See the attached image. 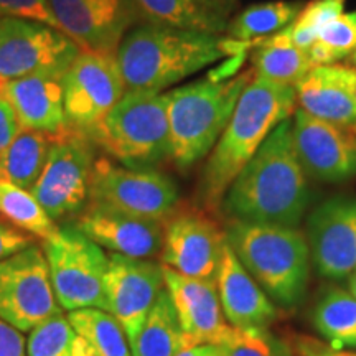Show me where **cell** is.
<instances>
[{
  "instance_id": "1",
  "label": "cell",
  "mask_w": 356,
  "mask_h": 356,
  "mask_svg": "<svg viewBox=\"0 0 356 356\" xmlns=\"http://www.w3.org/2000/svg\"><path fill=\"white\" fill-rule=\"evenodd\" d=\"M309 200L307 175L293 149L292 118H287L234 178L221 208L233 221L297 228Z\"/></svg>"
},
{
  "instance_id": "2",
  "label": "cell",
  "mask_w": 356,
  "mask_h": 356,
  "mask_svg": "<svg viewBox=\"0 0 356 356\" xmlns=\"http://www.w3.org/2000/svg\"><path fill=\"white\" fill-rule=\"evenodd\" d=\"M251 48V43L225 35L140 24L122 38L115 60L126 92H160L221 58Z\"/></svg>"
},
{
  "instance_id": "3",
  "label": "cell",
  "mask_w": 356,
  "mask_h": 356,
  "mask_svg": "<svg viewBox=\"0 0 356 356\" xmlns=\"http://www.w3.org/2000/svg\"><path fill=\"white\" fill-rule=\"evenodd\" d=\"M297 106L296 88L254 76L241 97L220 140L213 147L200 181V202L208 210L221 208L233 180L259 147Z\"/></svg>"
},
{
  "instance_id": "4",
  "label": "cell",
  "mask_w": 356,
  "mask_h": 356,
  "mask_svg": "<svg viewBox=\"0 0 356 356\" xmlns=\"http://www.w3.org/2000/svg\"><path fill=\"white\" fill-rule=\"evenodd\" d=\"M252 78L254 70L249 68L231 78L208 76L167 92L172 160L178 168L186 170L211 152Z\"/></svg>"
},
{
  "instance_id": "5",
  "label": "cell",
  "mask_w": 356,
  "mask_h": 356,
  "mask_svg": "<svg viewBox=\"0 0 356 356\" xmlns=\"http://www.w3.org/2000/svg\"><path fill=\"white\" fill-rule=\"evenodd\" d=\"M226 239L274 304L286 309L300 304L310 279V251L299 229L233 221Z\"/></svg>"
},
{
  "instance_id": "6",
  "label": "cell",
  "mask_w": 356,
  "mask_h": 356,
  "mask_svg": "<svg viewBox=\"0 0 356 356\" xmlns=\"http://www.w3.org/2000/svg\"><path fill=\"white\" fill-rule=\"evenodd\" d=\"M88 137L131 168H150L172 159L167 92H126Z\"/></svg>"
},
{
  "instance_id": "7",
  "label": "cell",
  "mask_w": 356,
  "mask_h": 356,
  "mask_svg": "<svg viewBox=\"0 0 356 356\" xmlns=\"http://www.w3.org/2000/svg\"><path fill=\"white\" fill-rule=\"evenodd\" d=\"M53 292L66 312L79 309L106 310L108 256L95 241L74 226L60 228L43 243Z\"/></svg>"
},
{
  "instance_id": "8",
  "label": "cell",
  "mask_w": 356,
  "mask_h": 356,
  "mask_svg": "<svg viewBox=\"0 0 356 356\" xmlns=\"http://www.w3.org/2000/svg\"><path fill=\"white\" fill-rule=\"evenodd\" d=\"M95 162L86 134L70 126L55 134L42 175L30 190L53 221L79 215L86 208Z\"/></svg>"
},
{
  "instance_id": "9",
  "label": "cell",
  "mask_w": 356,
  "mask_h": 356,
  "mask_svg": "<svg viewBox=\"0 0 356 356\" xmlns=\"http://www.w3.org/2000/svg\"><path fill=\"white\" fill-rule=\"evenodd\" d=\"M178 202L175 181L165 173L152 168L119 167L106 157L95 162L88 203L165 222L177 211Z\"/></svg>"
},
{
  "instance_id": "10",
  "label": "cell",
  "mask_w": 356,
  "mask_h": 356,
  "mask_svg": "<svg viewBox=\"0 0 356 356\" xmlns=\"http://www.w3.org/2000/svg\"><path fill=\"white\" fill-rule=\"evenodd\" d=\"M61 314L43 249L32 244L0 261V320L20 332H32Z\"/></svg>"
},
{
  "instance_id": "11",
  "label": "cell",
  "mask_w": 356,
  "mask_h": 356,
  "mask_svg": "<svg viewBox=\"0 0 356 356\" xmlns=\"http://www.w3.org/2000/svg\"><path fill=\"white\" fill-rule=\"evenodd\" d=\"M81 48L68 35L42 22L0 19V79L37 73H65Z\"/></svg>"
},
{
  "instance_id": "12",
  "label": "cell",
  "mask_w": 356,
  "mask_h": 356,
  "mask_svg": "<svg viewBox=\"0 0 356 356\" xmlns=\"http://www.w3.org/2000/svg\"><path fill=\"white\" fill-rule=\"evenodd\" d=\"M63 91L66 122L88 136L126 95L115 55L79 51L65 71Z\"/></svg>"
},
{
  "instance_id": "13",
  "label": "cell",
  "mask_w": 356,
  "mask_h": 356,
  "mask_svg": "<svg viewBox=\"0 0 356 356\" xmlns=\"http://www.w3.org/2000/svg\"><path fill=\"white\" fill-rule=\"evenodd\" d=\"M60 30L83 51L115 55L140 22L132 0H48Z\"/></svg>"
},
{
  "instance_id": "14",
  "label": "cell",
  "mask_w": 356,
  "mask_h": 356,
  "mask_svg": "<svg viewBox=\"0 0 356 356\" xmlns=\"http://www.w3.org/2000/svg\"><path fill=\"white\" fill-rule=\"evenodd\" d=\"M165 289L163 266L111 252L106 273V312L122 325L129 343L139 335L159 293Z\"/></svg>"
},
{
  "instance_id": "15",
  "label": "cell",
  "mask_w": 356,
  "mask_h": 356,
  "mask_svg": "<svg viewBox=\"0 0 356 356\" xmlns=\"http://www.w3.org/2000/svg\"><path fill=\"white\" fill-rule=\"evenodd\" d=\"M226 231L203 211H175L163 222L162 266L195 279L216 280Z\"/></svg>"
},
{
  "instance_id": "16",
  "label": "cell",
  "mask_w": 356,
  "mask_h": 356,
  "mask_svg": "<svg viewBox=\"0 0 356 356\" xmlns=\"http://www.w3.org/2000/svg\"><path fill=\"white\" fill-rule=\"evenodd\" d=\"M293 149L305 175L320 181L356 177V134L320 121L297 108L292 114Z\"/></svg>"
},
{
  "instance_id": "17",
  "label": "cell",
  "mask_w": 356,
  "mask_h": 356,
  "mask_svg": "<svg viewBox=\"0 0 356 356\" xmlns=\"http://www.w3.org/2000/svg\"><path fill=\"white\" fill-rule=\"evenodd\" d=\"M310 259L323 277L348 279L356 270V197L320 204L307 221Z\"/></svg>"
},
{
  "instance_id": "18",
  "label": "cell",
  "mask_w": 356,
  "mask_h": 356,
  "mask_svg": "<svg viewBox=\"0 0 356 356\" xmlns=\"http://www.w3.org/2000/svg\"><path fill=\"white\" fill-rule=\"evenodd\" d=\"M163 279L184 332L186 348L220 343L231 325L222 314L216 280L188 277L165 266Z\"/></svg>"
},
{
  "instance_id": "19",
  "label": "cell",
  "mask_w": 356,
  "mask_h": 356,
  "mask_svg": "<svg viewBox=\"0 0 356 356\" xmlns=\"http://www.w3.org/2000/svg\"><path fill=\"white\" fill-rule=\"evenodd\" d=\"M74 228L97 246L136 259L155 257L163 246V222L127 215L97 203L86 204Z\"/></svg>"
},
{
  "instance_id": "20",
  "label": "cell",
  "mask_w": 356,
  "mask_h": 356,
  "mask_svg": "<svg viewBox=\"0 0 356 356\" xmlns=\"http://www.w3.org/2000/svg\"><path fill=\"white\" fill-rule=\"evenodd\" d=\"M216 289L222 314L231 327L266 330L277 317L274 302L244 269L228 241L218 267Z\"/></svg>"
},
{
  "instance_id": "21",
  "label": "cell",
  "mask_w": 356,
  "mask_h": 356,
  "mask_svg": "<svg viewBox=\"0 0 356 356\" xmlns=\"http://www.w3.org/2000/svg\"><path fill=\"white\" fill-rule=\"evenodd\" d=\"M63 74L37 73L2 83L0 95L12 104L22 129L58 134L68 126Z\"/></svg>"
},
{
  "instance_id": "22",
  "label": "cell",
  "mask_w": 356,
  "mask_h": 356,
  "mask_svg": "<svg viewBox=\"0 0 356 356\" xmlns=\"http://www.w3.org/2000/svg\"><path fill=\"white\" fill-rule=\"evenodd\" d=\"M299 109L320 121L337 126L356 127V99L348 89L333 81L315 66L307 76L296 84Z\"/></svg>"
},
{
  "instance_id": "23",
  "label": "cell",
  "mask_w": 356,
  "mask_h": 356,
  "mask_svg": "<svg viewBox=\"0 0 356 356\" xmlns=\"http://www.w3.org/2000/svg\"><path fill=\"white\" fill-rule=\"evenodd\" d=\"M252 48L254 76L267 81L296 88V84L315 68L309 53L292 42L291 25L270 37L257 40Z\"/></svg>"
},
{
  "instance_id": "24",
  "label": "cell",
  "mask_w": 356,
  "mask_h": 356,
  "mask_svg": "<svg viewBox=\"0 0 356 356\" xmlns=\"http://www.w3.org/2000/svg\"><path fill=\"white\" fill-rule=\"evenodd\" d=\"M140 20L149 25L225 35L229 20L202 0H132Z\"/></svg>"
},
{
  "instance_id": "25",
  "label": "cell",
  "mask_w": 356,
  "mask_h": 356,
  "mask_svg": "<svg viewBox=\"0 0 356 356\" xmlns=\"http://www.w3.org/2000/svg\"><path fill=\"white\" fill-rule=\"evenodd\" d=\"M55 134L20 129L17 137L0 152V180L32 190L50 155Z\"/></svg>"
},
{
  "instance_id": "26",
  "label": "cell",
  "mask_w": 356,
  "mask_h": 356,
  "mask_svg": "<svg viewBox=\"0 0 356 356\" xmlns=\"http://www.w3.org/2000/svg\"><path fill=\"white\" fill-rule=\"evenodd\" d=\"M312 323L333 350L356 348V299L341 287L327 289L312 310Z\"/></svg>"
},
{
  "instance_id": "27",
  "label": "cell",
  "mask_w": 356,
  "mask_h": 356,
  "mask_svg": "<svg viewBox=\"0 0 356 356\" xmlns=\"http://www.w3.org/2000/svg\"><path fill=\"white\" fill-rule=\"evenodd\" d=\"M185 348V337L175 307L170 293L163 289L147 315L139 335L131 343L132 356H177Z\"/></svg>"
},
{
  "instance_id": "28",
  "label": "cell",
  "mask_w": 356,
  "mask_h": 356,
  "mask_svg": "<svg viewBox=\"0 0 356 356\" xmlns=\"http://www.w3.org/2000/svg\"><path fill=\"white\" fill-rule=\"evenodd\" d=\"M302 8H304L302 2H287V0L256 3L244 8L239 15L229 20L225 35L231 40L251 43L254 47L257 40L270 37L292 25Z\"/></svg>"
},
{
  "instance_id": "29",
  "label": "cell",
  "mask_w": 356,
  "mask_h": 356,
  "mask_svg": "<svg viewBox=\"0 0 356 356\" xmlns=\"http://www.w3.org/2000/svg\"><path fill=\"white\" fill-rule=\"evenodd\" d=\"M66 317L89 345L92 356H132L122 325L109 312L79 309L68 312Z\"/></svg>"
},
{
  "instance_id": "30",
  "label": "cell",
  "mask_w": 356,
  "mask_h": 356,
  "mask_svg": "<svg viewBox=\"0 0 356 356\" xmlns=\"http://www.w3.org/2000/svg\"><path fill=\"white\" fill-rule=\"evenodd\" d=\"M0 216L32 238L50 241L60 228L29 190L0 180Z\"/></svg>"
},
{
  "instance_id": "31",
  "label": "cell",
  "mask_w": 356,
  "mask_h": 356,
  "mask_svg": "<svg viewBox=\"0 0 356 356\" xmlns=\"http://www.w3.org/2000/svg\"><path fill=\"white\" fill-rule=\"evenodd\" d=\"M26 356H92L65 314L44 320L26 338Z\"/></svg>"
},
{
  "instance_id": "32",
  "label": "cell",
  "mask_w": 356,
  "mask_h": 356,
  "mask_svg": "<svg viewBox=\"0 0 356 356\" xmlns=\"http://www.w3.org/2000/svg\"><path fill=\"white\" fill-rule=\"evenodd\" d=\"M356 51V12H343L320 32L307 50L314 66L337 65Z\"/></svg>"
},
{
  "instance_id": "33",
  "label": "cell",
  "mask_w": 356,
  "mask_h": 356,
  "mask_svg": "<svg viewBox=\"0 0 356 356\" xmlns=\"http://www.w3.org/2000/svg\"><path fill=\"white\" fill-rule=\"evenodd\" d=\"M346 0H312L302 8L291 25L292 42L302 50H309L322 30L343 13Z\"/></svg>"
},
{
  "instance_id": "34",
  "label": "cell",
  "mask_w": 356,
  "mask_h": 356,
  "mask_svg": "<svg viewBox=\"0 0 356 356\" xmlns=\"http://www.w3.org/2000/svg\"><path fill=\"white\" fill-rule=\"evenodd\" d=\"M221 356H277L266 330H241L229 327L225 338L216 345Z\"/></svg>"
},
{
  "instance_id": "35",
  "label": "cell",
  "mask_w": 356,
  "mask_h": 356,
  "mask_svg": "<svg viewBox=\"0 0 356 356\" xmlns=\"http://www.w3.org/2000/svg\"><path fill=\"white\" fill-rule=\"evenodd\" d=\"M2 17L42 22L60 30L48 0H0V19Z\"/></svg>"
},
{
  "instance_id": "36",
  "label": "cell",
  "mask_w": 356,
  "mask_h": 356,
  "mask_svg": "<svg viewBox=\"0 0 356 356\" xmlns=\"http://www.w3.org/2000/svg\"><path fill=\"white\" fill-rule=\"evenodd\" d=\"M32 244H35L32 236L12 226L10 222L0 220V261L24 251Z\"/></svg>"
},
{
  "instance_id": "37",
  "label": "cell",
  "mask_w": 356,
  "mask_h": 356,
  "mask_svg": "<svg viewBox=\"0 0 356 356\" xmlns=\"http://www.w3.org/2000/svg\"><path fill=\"white\" fill-rule=\"evenodd\" d=\"M0 356H26L24 332L0 320Z\"/></svg>"
},
{
  "instance_id": "38",
  "label": "cell",
  "mask_w": 356,
  "mask_h": 356,
  "mask_svg": "<svg viewBox=\"0 0 356 356\" xmlns=\"http://www.w3.org/2000/svg\"><path fill=\"white\" fill-rule=\"evenodd\" d=\"M20 129L19 118H17L12 104L0 95V152L15 139Z\"/></svg>"
},
{
  "instance_id": "39",
  "label": "cell",
  "mask_w": 356,
  "mask_h": 356,
  "mask_svg": "<svg viewBox=\"0 0 356 356\" xmlns=\"http://www.w3.org/2000/svg\"><path fill=\"white\" fill-rule=\"evenodd\" d=\"M297 350L300 356H356V351L333 350L323 341L310 337H300L297 340Z\"/></svg>"
},
{
  "instance_id": "40",
  "label": "cell",
  "mask_w": 356,
  "mask_h": 356,
  "mask_svg": "<svg viewBox=\"0 0 356 356\" xmlns=\"http://www.w3.org/2000/svg\"><path fill=\"white\" fill-rule=\"evenodd\" d=\"M320 71L328 76L333 81H337L338 84L348 89V91L353 95L356 99V71L350 66H343V65H328V66H318ZM353 132L356 134V127L353 129Z\"/></svg>"
},
{
  "instance_id": "41",
  "label": "cell",
  "mask_w": 356,
  "mask_h": 356,
  "mask_svg": "<svg viewBox=\"0 0 356 356\" xmlns=\"http://www.w3.org/2000/svg\"><path fill=\"white\" fill-rule=\"evenodd\" d=\"M202 2L226 19H229L231 13L238 8V0H202Z\"/></svg>"
},
{
  "instance_id": "42",
  "label": "cell",
  "mask_w": 356,
  "mask_h": 356,
  "mask_svg": "<svg viewBox=\"0 0 356 356\" xmlns=\"http://www.w3.org/2000/svg\"><path fill=\"white\" fill-rule=\"evenodd\" d=\"M204 350H207V345H200V346H193V348H185L181 350L177 356H203Z\"/></svg>"
},
{
  "instance_id": "43",
  "label": "cell",
  "mask_w": 356,
  "mask_h": 356,
  "mask_svg": "<svg viewBox=\"0 0 356 356\" xmlns=\"http://www.w3.org/2000/svg\"><path fill=\"white\" fill-rule=\"evenodd\" d=\"M348 291L353 293L356 299V270L348 277Z\"/></svg>"
},
{
  "instance_id": "44",
  "label": "cell",
  "mask_w": 356,
  "mask_h": 356,
  "mask_svg": "<svg viewBox=\"0 0 356 356\" xmlns=\"http://www.w3.org/2000/svg\"><path fill=\"white\" fill-rule=\"evenodd\" d=\"M203 356H221V355H220V351H218L216 346L207 345V350H204Z\"/></svg>"
},
{
  "instance_id": "45",
  "label": "cell",
  "mask_w": 356,
  "mask_h": 356,
  "mask_svg": "<svg viewBox=\"0 0 356 356\" xmlns=\"http://www.w3.org/2000/svg\"><path fill=\"white\" fill-rule=\"evenodd\" d=\"M348 66H350V68H353V70L356 71V51L353 53V55L350 56V65H348Z\"/></svg>"
},
{
  "instance_id": "46",
  "label": "cell",
  "mask_w": 356,
  "mask_h": 356,
  "mask_svg": "<svg viewBox=\"0 0 356 356\" xmlns=\"http://www.w3.org/2000/svg\"><path fill=\"white\" fill-rule=\"evenodd\" d=\"M2 83H3V81H2V79H0V88H2Z\"/></svg>"
}]
</instances>
